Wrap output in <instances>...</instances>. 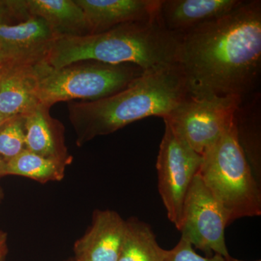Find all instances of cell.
Listing matches in <instances>:
<instances>
[{
	"mask_svg": "<svg viewBox=\"0 0 261 261\" xmlns=\"http://www.w3.org/2000/svg\"><path fill=\"white\" fill-rule=\"evenodd\" d=\"M178 65L192 97L243 98L256 92L261 1H244L227 14L181 34Z\"/></svg>",
	"mask_w": 261,
	"mask_h": 261,
	"instance_id": "cell-1",
	"label": "cell"
},
{
	"mask_svg": "<svg viewBox=\"0 0 261 261\" xmlns=\"http://www.w3.org/2000/svg\"><path fill=\"white\" fill-rule=\"evenodd\" d=\"M188 95L178 65L145 71L123 90L97 100L70 102L68 114L83 146L99 136L150 116L164 118Z\"/></svg>",
	"mask_w": 261,
	"mask_h": 261,
	"instance_id": "cell-2",
	"label": "cell"
},
{
	"mask_svg": "<svg viewBox=\"0 0 261 261\" xmlns=\"http://www.w3.org/2000/svg\"><path fill=\"white\" fill-rule=\"evenodd\" d=\"M180 40L181 36L163 25L159 13L97 34L58 37L42 61L56 68L84 61L130 63L149 71L178 65Z\"/></svg>",
	"mask_w": 261,
	"mask_h": 261,
	"instance_id": "cell-3",
	"label": "cell"
},
{
	"mask_svg": "<svg viewBox=\"0 0 261 261\" xmlns=\"http://www.w3.org/2000/svg\"><path fill=\"white\" fill-rule=\"evenodd\" d=\"M198 174L227 214L235 220L261 215V185L239 144L234 121L202 154Z\"/></svg>",
	"mask_w": 261,
	"mask_h": 261,
	"instance_id": "cell-4",
	"label": "cell"
},
{
	"mask_svg": "<svg viewBox=\"0 0 261 261\" xmlns=\"http://www.w3.org/2000/svg\"><path fill=\"white\" fill-rule=\"evenodd\" d=\"M41 104L51 107L59 102L81 99L97 100L128 87L145 70L130 63L108 64L84 61L56 68L44 61L33 65Z\"/></svg>",
	"mask_w": 261,
	"mask_h": 261,
	"instance_id": "cell-5",
	"label": "cell"
},
{
	"mask_svg": "<svg viewBox=\"0 0 261 261\" xmlns=\"http://www.w3.org/2000/svg\"><path fill=\"white\" fill-rule=\"evenodd\" d=\"M242 98L187 95L163 118L195 152L202 155L232 123Z\"/></svg>",
	"mask_w": 261,
	"mask_h": 261,
	"instance_id": "cell-6",
	"label": "cell"
},
{
	"mask_svg": "<svg viewBox=\"0 0 261 261\" xmlns=\"http://www.w3.org/2000/svg\"><path fill=\"white\" fill-rule=\"evenodd\" d=\"M164 122L165 132L156 163L159 191L168 219L178 230L185 197L200 171L202 156L195 152L169 123Z\"/></svg>",
	"mask_w": 261,
	"mask_h": 261,
	"instance_id": "cell-7",
	"label": "cell"
},
{
	"mask_svg": "<svg viewBox=\"0 0 261 261\" xmlns=\"http://www.w3.org/2000/svg\"><path fill=\"white\" fill-rule=\"evenodd\" d=\"M229 225L227 214L197 173L189 188L182 210L178 231L192 246L211 255L213 252L229 256L225 228Z\"/></svg>",
	"mask_w": 261,
	"mask_h": 261,
	"instance_id": "cell-8",
	"label": "cell"
},
{
	"mask_svg": "<svg viewBox=\"0 0 261 261\" xmlns=\"http://www.w3.org/2000/svg\"><path fill=\"white\" fill-rule=\"evenodd\" d=\"M58 37L39 17L14 25H0V50L9 64L34 65L43 61Z\"/></svg>",
	"mask_w": 261,
	"mask_h": 261,
	"instance_id": "cell-9",
	"label": "cell"
},
{
	"mask_svg": "<svg viewBox=\"0 0 261 261\" xmlns=\"http://www.w3.org/2000/svg\"><path fill=\"white\" fill-rule=\"evenodd\" d=\"M126 226V220L116 211H96L89 229L75 242V260L118 261Z\"/></svg>",
	"mask_w": 261,
	"mask_h": 261,
	"instance_id": "cell-10",
	"label": "cell"
},
{
	"mask_svg": "<svg viewBox=\"0 0 261 261\" xmlns=\"http://www.w3.org/2000/svg\"><path fill=\"white\" fill-rule=\"evenodd\" d=\"M85 14L90 34L106 32L159 13L161 0H75Z\"/></svg>",
	"mask_w": 261,
	"mask_h": 261,
	"instance_id": "cell-11",
	"label": "cell"
},
{
	"mask_svg": "<svg viewBox=\"0 0 261 261\" xmlns=\"http://www.w3.org/2000/svg\"><path fill=\"white\" fill-rule=\"evenodd\" d=\"M243 0H161L159 16L169 32L181 35L200 24L227 14Z\"/></svg>",
	"mask_w": 261,
	"mask_h": 261,
	"instance_id": "cell-12",
	"label": "cell"
},
{
	"mask_svg": "<svg viewBox=\"0 0 261 261\" xmlns=\"http://www.w3.org/2000/svg\"><path fill=\"white\" fill-rule=\"evenodd\" d=\"M49 110L50 107L40 103L24 115L25 149L69 166L73 158L65 145L64 126L51 116Z\"/></svg>",
	"mask_w": 261,
	"mask_h": 261,
	"instance_id": "cell-13",
	"label": "cell"
},
{
	"mask_svg": "<svg viewBox=\"0 0 261 261\" xmlns=\"http://www.w3.org/2000/svg\"><path fill=\"white\" fill-rule=\"evenodd\" d=\"M39 104L33 65L10 64L0 80V115L24 116Z\"/></svg>",
	"mask_w": 261,
	"mask_h": 261,
	"instance_id": "cell-14",
	"label": "cell"
},
{
	"mask_svg": "<svg viewBox=\"0 0 261 261\" xmlns=\"http://www.w3.org/2000/svg\"><path fill=\"white\" fill-rule=\"evenodd\" d=\"M31 17H39L57 37L90 34L83 10L75 0H25Z\"/></svg>",
	"mask_w": 261,
	"mask_h": 261,
	"instance_id": "cell-15",
	"label": "cell"
},
{
	"mask_svg": "<svg viewBox=\"0 0 261 261\" xmlns=\"http://www.w3.org/2000/svg\"><path fill=\"white\" fill-rule=\"evenodd\" d=\"M261 102L257 91L242 98L233 121L239 144L261 185Z\"/></svg>",
	"mask_w": 261,
	"mask_h": 261,
	"instance_id": "cell-16",
	"label": "cell"
},
{
	"mask_svg": "<svg viewBox=\"0 0 261 261\" xmlns=\"http://www.w3.org/2000/svg\"><path fill=\"white\" fill-rule=\"evenodd\" d=\"M126 232L118 261H165L161 248L149 225L137 218L126 220Z\"/></svg>",
	"mask_w": 261,
	"mask_h": 261,
	"instance_id": "cell-17",
	"label": "cell"
},
{
	"mask_svg": "<svg viewBox=\"0 0 261 261\" xmlns=\"http://www.w3.org/2000/svg\"><path fill=\"white\" fill-rule=\"evenodd\" d=\"M66 163L47 159L24 149L7 163L6 176H23L44 184L61 181L64 177Z\"/></svg>",
	"mask_w": 261,
	"mask_h": 261,
	"instance_id": "cell-18",
	"label": "cell"
},
{
	"mask_svg": "<svg viewBox=\"0 0 261 261\" xmlns=\"http://www.w3.org/2000/svg\"><path fill=\"white\" fill-rule=\"evenodd\" d=\"M24 149H25L24 117L15 116L0 127V156L8 163Z\"/></svg>",
	"mask_w": 261,
	"mask_h": 261,
	"instance_id": "cell-19",
	"label": "cell"
},
{
	"mask_svg": "<svg viewBox=\"0 0 261 261\" xmlns=\"http://www.w3.org/2000/svg\"><path fill=\"white\" fill-rule=\"evenodd\" d=\"M165 261H225V257L219 254L209 257L200 256L194 250L192 244L181 237L176 246L166 250Z\"/></svg>",
	"mask_w": 261,
	"mask_h": 261,
	"instance_id": "cell-20",
	"label": "cell"
},
{
	"mask_svg": "<svg viewBox=\"0 0 261 261\" xmlns=\"http://www.w3.org/2000/svg\"><path fill=\"white\" fill-rule=\"evenodd\" d=\"M25 0L0 1V25H14L30 18Z\"/></svg>",
	"mask_w": 261,
	"mask_h": 261,
	"instance_id": "cell-21",
	"label": "cell"
},
{
	"mask_svg": "<svg viewBox=\"0 0 261 261\" xmlns=\"http://www.w3.org/2000/svg\"><path fill=\"white\" fill-rule=\"evenodd\" d=\"M8 252V233L0 230V256L7 255Z\"/></svg>",
	"mask_w": 261,
	"mask_h": 261,
	"instance_id": "cell-22",
	"label": "cell"
},
{
	"mask_svg": "<svg viewBox=\"0 0 261 261\" xmlns=\"http://www.w3.org/2000/svg\"><path fill=\"white\" fill-rule=\"evenodd\" d=\"M7 162L0 156V178L6 176Z\"/></svg>",
	"mask_w": 261,
	"mask_h": 261,
	"instance_id": "cell-23",
	"label": "cell"
},
{
	"mask_svg": "<svg viewBox=\"0 0 261 261\" xmlns=\"http://www.w3.org/2000/svg\"><path fill=\"white\" fill-rule=\"evenodd\" d=\"M8 64H9V63L7 62L4 56H3V53L0 50V68Z\"/></svg>",
	"mask_w": 261,
	"mask_h": 261,
	"instance_id": "cell-24",
	"label": "cell"
},
{
	"mask_svg": "<svg viewBox=\"0 0 261 261\" xmlns=\"http://www.w3.org/2000/svg\"><path fill=\"white\" fill-rule=\"evenodd\" d=\"M10 64L5 65V66L0 68V80H1L2 76L4 74L5 72L6 71L7 68H8Z\"/></svg>",
	"mask_w": 261,
	"mask_h": 261,
	"instance_id": "cell-25",
	"label": "cell"
},
{
	"mask_svg": "<svg viewBox=\"0 0 261 261\" xmlns=\"http://www.w3.org/2000/svg\"><path fill=\"white\" fill-rule=\"evenodd\" d=\"M225 261H247V260H239V259L233 258V257H231V255H229V256H228L227 257H225ZM252 261H261V260H252Z\"/></svg>",
	"mask_w": 261,
	"mask_h": 261,
	"instance_id": "cell-26",
	"label": "cell"
},
{
	"mask_svg": "<svg viewBox=\"0 0 261 261\" xmlns=\"http://www.w3.org/2000/svg\"><path fill=\"white\" fill-rule=\"evenodd\" d=\"M10 119H11V118H10ZM8 120L10 119H8V118H5V117H3V116H1V115H0V127L3 126V125L4 124L5 122L8 121Z\"/></svg>",
	"mask_w": 261,
	"mask_h": 261,
	"instance_id": "cell-27",
	"label": "cell"
},
{
	"mask_svg": "<svg viewBox=\"0 0 261 261\" xmlns=\"http://www.w3.org/2000/svg\"><path fill=\"white\" fill-rule=\"evenodd\" d=\"M4 192H3V188L0 187V203L3 202V199H4Z\"/></svg>",
	"mask_w": 261,
	"mask_h": 261,
	"instance_id": "cell-28",
	"label": "cell"
},
{
	"mask_svg": "<svg viewBox=\"0 0 261 261\" xmlns=\"http://www.w3.org/2000/svg\"><path fill=\"white\" fill-rule=\"evenodd\" d=\"M7 255H3V256H0V261H5V258H6Z\"/></svg>",
	"mask_w": 261,
	"mask_h": 261,
	"instance_id": "cell-29",
	"label": "cell"
},
{
	"mask_svg": "<svg viewBox=\"0 0 261 261\" xmlns=\"http://www.w3.org/2000/svg\"><path fill=\"white\" fill-rule=\"evenodd\" d=\"M68 261H76V260H75V259H72V260H70Z\"/></svg>",
	"mask_w": 261,
	"mask_h": 261,
	"instance_id": "cell-30",
	"label": "cell"
}]
</instances>
